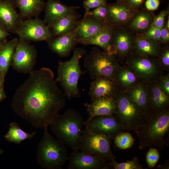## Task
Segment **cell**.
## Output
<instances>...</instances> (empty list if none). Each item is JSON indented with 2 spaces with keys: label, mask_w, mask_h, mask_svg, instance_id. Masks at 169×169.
<instances>
[{
  "label": "cell",
  "mask_w": 169,
  "mask_h": 169,
  "mask_svg": "<svg viewBox=\"0 0 169 169\" xmlns=\"http://www.w3.org/2000/svg\"><path fill=\"white\" fill-rule=\"evenodd\" d=\"M66 105L65 96L50 69L33 70L17 89L11 106L15 113L35 128L42 129Z\"/></svg>",
  "instance_id": "obj_1"
},
{
  "label": "cell",
  "mask_w": 169,
  "mask_h": 169,
  "mask_svg": "<svg viewBox=\"0 0 169 169\" xmlns=\"http://www.w3.org/2000/svg\"><path fill=\"white\" fill-rule=\"evenodd\" d=\"M84 120L82 115L69 108L62 114L57 112L48 124L57 139L73 151L80 149Z\"/></svg>",
  "instance_id": "obj_2"
},
{
  "label": "cell",
  "mask_w": 169,
  "mask_h": 169,
  "mask_svg": "<svg viewBox=\"0 0 169 169\" xmlns=\"http://www.w3.org/2000/svg\"><path fill=\"white\" fill-rule=\"evenodd\" d=\"M169 129V109L145 117L141 124L134 131L139 140L140 149L154 146L162 149L166 145L165 136Z\"/></svg>",
  "instance_id": "obj_3"
},
{
  "label": "cell",
  "mask_w": 169,
  "mask_h": 169,
  "mask_svg": "<svg viewBox=\"0 0 169 169\" xmlns=\"http://www.w3.org/2000/svg\"><path fill=\"white\" fill-rule=\"evenodd\" d=\"M48 126L46 124L43 128V135L36 153L37 161L43 168L62 169L69 160L67 150L65 145L49 133Z\"/></svg>",
  "instance_id": "obj_4"
},
{
  "label": "cell",
  "mask_w": 169,
  "mask_h": 169,
  "mask_svg": "<svg viewBox=\"0 0 169 169\" xmlns=\"http://www.w3.org/2000/svg\"><path fill=\"white\" fill-rule=\"evenodd\" d=\"M86 53L84 48L74 47L72 57L69 60L59 62L56 80L59 84L65 96L69 100L80 97L78 87L81 74L79 62Z\"/></svg>",
  "instance_id": "obj_5"
},
{
  "label": "cell",
  "mask_w": 169,
  "mask_h": 169,
  "mask_svg": "<svg viewBox=\"0 0 169 169\" xmlns=\"http://www.w3.org/2000/svg\"><path fill=\"white\" fill-rule=\"evenodd\" d=\"M119 63L115 54L94 47L85 54L84 65L92 79L100 78L114 79L120 66Z\"/></svg>",
  "instance_id": "obj_6"
},
{
  "label": "cell",
  "mask_w": 169,
  "mask_h": 169,
  "mask_svg": "<svg viewBox=\"0 0 169 169\" xmlns=\"http://www.w3.org/2000/svg\"><path fill=\"white\" fill-rule=\"evenodd\" d=\"M116 109L114 115L125 130H134L145 116L138 105L118 88L115 94Z\"/></svg>",
  "instance_id": "obj_7"
},
{
  "label": "cell",
  "mask_w": 169,
  "mask_h": 169,
  "mask_svg": "<svg viewBox=\"0 0 169 169\" xmlns=\"http://www.w3.org/2000/svg\"><path fill=\"white\" fill-rule=\"evenodd\" d=\"M124 63L140 80L147 83L158 80L164 74L157 58L142 55L132 50L126 56Z\"/></svg>",
  "instance_id": "obj_8"
},
{
  "label": "cell",
  "mask_w": 169,
  "mask_h": 169,
  "mask_svg": "<svg viewBox=\"0 0 169 169\" xmlns=\"http://www.w3.org/2000/svg\"><path fill=\"white\" fill-rule=\"evenodd\" d=\"M79 149L106 161L116 158L111 150L110 139L93 132L86 126L82 132Z\"/></svg>",
  "instance_id": "obj_9"
},
{
  "label": "cell",
  "mask_w": 169,
  "mask_h": 169,
  "mask_svg": "<svg viewBox=\"0 0 169 169\" xmlns=\"http://www.w3.org/2000/svg\"><path fill=\"white\" fill-rule=\"evenodd\" d=\"M18 39L11 65L18 72L29 74L34 70L37 51L28 41Z\"/></svg>",
  "instance_id": "obj_10"
},
{
  "label": "cell",
  "mask_w": 169,
  "mask_h": 169,
  "mask_svg": "<svg viewBox=\"0 0 169 169\" xmlns=\"http://www.w3.org/2000/svg\"><path fill=\"white\" fill-rule=\"evenodd\" d=\"M16 34L18 38L27 41L47 42L53 38L47 25L38 17L23 20Z\"/></svg>",
  "instance_id": "obj_11"
},
{
  "label": "cell",
  "mask_w": 169,
  "mask_h": 169,
  "mask_svg": "<svg viewBox=\"0 0 169 169\" xmlns=\"http://www.w3.org/2000/svg\"><path fill=\"white\" fill-rule=\"evenodd\" d=\"M135 35L125 26L115 27L110 42V53L115 55L119 62L124 63L132 50Z\"/></svg>",
  "instance_id": "obj_12"
},
{
  "label": "cell",
  "mask_w": 169,
  "mask_h": 169,
  "mask_svg": "<svg viewBox=\"0 0 169 169\" xmlns=\"http://www.w3.org/2000/svg\"><path fill=\"white\" fill-rule=\"evenodd\" d=\"M84 125L93 132L110 139H114L118 134L125 131L114 115L95 117L84 121Z\"/></svg>",
  "instance_id": "obj_13"
},
{
  "label": "cell",
  "mask_w": 169,
  "mask_h": 169,
  "mask_svg": "<svg viewBox=\"0 0 169 169\" xmlns=\"http://www.w3.org/2000/svg\"><path fill=\"white\" fill-rule=\"evenodd\" d=\"M13 0H0V24L8 32L16 34L24 20Z\"/></svg>",
  "instance_id": "obj_14"
},
{
  "label": "cell",
  "mask_w": 169,
  "mask_h": 169,
  "mask_svg": "<svg viewBox=\"0 0 169 169\" xmlns=\"http://www.w3.org/2000/svg\"><path fill=\"white\" fill-rule=\"evenodd\" d=\"M68 169H108L107 161L78 151H73L69 159Z\"/></svg>",
  "instance_id": "obj_15"
},
{
  "label": "cell",
  "mask_w": 169,
  "mask_h": 169,
  "mask_svg": "<svg viewBox=\"0 0 169 169\" xmlns=\"http://www.w3.org/2000/svg\"><path fill=\"white\" fill-rule=\"evenodd\" d=\"M47 42L50 50L61 57L68 56L78 43L75 29L66 33L52 38Z\"/></svg>",
  "instance_id": "obj_16"
},
{
  "label": "cell",
  "mask_w": 169,
  "mask_h": 169,
  "mask_svg": "<svg viewBox=\"0 0 169 169\" xmlns=\"http://www.w3.org/2000/svg\"><path fill=\"white\" fill-rule=\"evenodd\" d=\"M107 5L108 23L116 27L125 26L137 11L132 9L125 3L116 2L107 3Z\"/></svg>",
  "instance_id": "obj_17"
},
{
  "label": "cell",
  "mask_w": 169,
  "mask_h": 169,
  "mask_svg": "<svg viewBox=\"0 0 169 169\" xmlns=\"http://www.w3.org/2000/svg\"><path fill=\"white\" fill-rule=\"evenodd\" d=\"M90 103H85L84 106L89 115L87 120L100 115H111L115 114L116 103L115 95L112 96L96 98Z\"/></svg>",
  "instance_id": "obj_18"
},
{
  "label": "cell",
  "mask_w": 169,
  "mask_h": 169,
  "mask_svg": "<svg viewBox=\"0 0 169 169\" xmlns=\"http://www.w3.org/2000/svg\"><path fill=\"white\" fill-rule=\"evenodd\" d=\"M124 92L138 105L145 117L152 115L146 82L141 80L136 85Z\"/></svg>",
  "instance_id": "obj_19"
},
{
  "label": "cell",
  "mask_w": 169,
  "mask_h": 169,
  "mask_svg": "<svg viewBox=\"0 0 169 169\" xmlns=\"http://www.w3.org/2000/svg\"><path fill=\"white\" fill-rule=\"evenodd\" d=\"M107 23L92 16H84L82 19L78 20L75 29L78 42L95 35Z\"/></svg>",
  "instance_id": "obj_20"
},
{
  "label": "cell",
  "mask_w": 169,
  "mask_h": 169,
  "mask_svg": "<svg viewBox=\"0 0 169 169\" xmlns=\"http://www.w3.org/2000/svg\"><path fill=\"white\" fill-rule=\"evenodd\" d=\"M150 105L152 114L160 112L169 106V96L161 89L158 80L147 83Z\"/></svg>",
  "instance_id": "obj_21"
},
{
  "label": "cell",
  "mask_w": 169,
  "mask_h": 169,
  "mask_svg": "<svg viewBox=\"0 0 169 169\" xmlns=\"http://www.w3.org/2000/svg\"><path fill=\"white\" fill-rule=\"evenodd\" d=\"M78 6H68L58 0H47L44 8V21L48 25L55 20L76 11Z\"/></svg>",
  "instance_id": "obj_22"
},
{
  "label": "cell",
  "mask_w": 169,
  "mask_h": 169,
  "mask_svg": "<svg viewBox=\"0 0 169 169\" xmlns=\"http://www.w3.org/2000/svg\"><path fill=\"white\" fill-rule=\"evenodd\" d=\"M155 16L152 11L142 8L135 12L125 27L135 34L143 33L151 26Z\"/></svg>",
  "instance_id": "obj_23"
},
{
  "label": "cell",
  "mask_w": 169,
  "mask_h": 169,
  "mask_svg": "<svg viewBox=\"0 0 169 169\" xmlns=\"http://www.w3.org/2000/svg\"><path fill=\"white\" fill-rule=\"evenodd\" d=\"M118 88L114 79L98 78L91 83L89 95L91 100L99 97L114 96Z\"/></svg>",
  "instance_id": "obj_24"
},
{
  "label": "cell",
  "mask_w": 169,
  "mask_h": 169,
  "mask_svg": "<svg viewBox=\"0 0 169 169\" xmlns=\"http://www.w3.org/2000/svg\"><path fill=\"white\" fill-rule=\"evenodd\" d=\"M161 47L159 42L138 34L135 35L132 50L142 55L157 58Z\"/></svg>",
  "instance_id": "obj_25"
},
{
  "label": "cell",
  "mask_w": 169,
  "mask_h": 169,
  "mask_svg": "<svg viewBox=\"0 0 169 169\" xmlns=\"http://www.w3.org/2000/svg\"><path fill=\"white\" fill-rule=\"evenodd\" d=\"M81 17V15L76 11L47 25L53 37L66 33L74 30L78 20Z\"/></svg>",
  "instance_id": "obj_26"
},
{
  "label": "cell",
  "mask_w": 169,
  "mask_h": 169,
  "mask_svg": "<svg viewBox=\"0 0 169 169\" xmlns=\"http://www.w3.org/2000/svg\"><path fill=\"white\" fill-rule=\"evenodd\" d=\"M115 27L107 23L95 35L79 41L78 43L85 45H94L110 53V42Z\"/></svg>",
  "instance_id": "obj_27"
},
{
  "label": "cell",
  "mask_w": 169,
  "mask_h": 169,
  "mask_svg": "<svg viewBox=\"0 0 169 169\" xmlns=\"http://www.w3.org/2000/svg\"><path fill=\"white\" fill-rule=\"evenodd\" d=\"M22 18L38 17L44 10L45 3L44 0H13Z\"/></svg>",
  "instance_id": "obj_28"
},
{
  "label": "cell",
  "mask_w": 169,
  "mask_h": 169,
  "mask_svg": "<svg viewBox=\"0 0 169 169\" xmlns=\"http://www.w3.org/2000/svg\"><path fill=\"white\" fill-rule=\"evenodd\" d=\"M114 79L118 89L123 91L135 86L141 80L133 70L125 65L119 67Z\"/></svg>",
  "instance_id": "obj_29"
},
{
  "label": "cell",
  "mask_w": 169,
  "mask_h": 169,
  "mask_svg": "<svg viewBox=\"0 0 169 169\" xmlns=\"http://www.w3.org/2000/svg\"><path fill=\"white\" fill-rule=\"evenodd\" d=\"M18 39L14 38L5 42L0 52V70L5 76L11 65Z\"/></svg>",
  "instance_id": "obj_30"
},
{
  "label": "cell",
  "mask_w": 169,
  "mask_h": 169,
  "mask_svg": "<svg viewBox=\"0 0 169 169\" xmlns=\"http://www.w3.org/2000/svg\"><path fill=\"white\" fill-rule=\"evenodd\" d=\"M9 126L8 131L4 136V137L8 141L16 144H20L26 139H32L36 133V131L31 133L25 131L15 122L10 123Z\"/></svg>",
  "instance_id": "obj_31"
},
{
  "label": "cell",
  "mask_w": 169,
  "mask_h": 169,
  "mask_svg": "<svg viewBox=\"0 0 169 169\" xmlns=\"http://www.w3.org/2000/svg\"><path fill=\"white\" fill-rule=\"evenodd\" d=\"M110 168L113 169H143V165L140 164L136 157H134L131 161H127L126 162L118 163L115 159L108 162Z\"/></svg>",
  "instance_id": "obj_32"
},
{
  "label": "cell",
  "mask_w": 169,
  "mask_h": 169,
  "mask_svg": "<svg viewBox=\"0 0 169 169\" xmlns=\"http://www.w3.org/2000/svg\"><path fill=\"white\" fill-rule=\"evenodd\" d=\"M114 139L116 146L122 149L131 147L134 141V139L131 134L124 131L118 134Z\"/></svg>",
  "instance_id": "obj_33"
},
{
  "label": "cell",
  "mask_w": 169,
  "mask_h": 169,
  "mask_svg": "<svg viewBox=\"0 0 169 169\" xmlns=\"http://www.w3.org/2000/svg\"><path fill=\"white\" fill-rule=\"evenodd\" d=\"M107 3L99 6L92 11L89 10L85 13L84 16L89 15L96 19L106 23L108 22V8Z\"/></svg>",
  "instance_id": "obj_34"
},
{
  "label": "cell",
  "mask_w": 169,
  "mask_h": 169,
  "mask_svg": "<svg viewBox=\"0 0 169 169\" xmlns=\"http://www.w3.org/2000/svg\"><path fill=\"white\" fill-rule=\"evenodd\" d=\"M159 64L163 70H169V46L168 44L162 46L157 57Z\"/></svg>",
  "instance_id": "obj_35"
},
{
  "label": "cell",
  "mask_w": 169,
  "mask_h": 169,
  "mask_svg": "<svg viewBox=\"0 0 169 169\" xmlns=\"http://www.w3.org/2000/svg\"><path fill=\"white\" fill-rule=\"evenodd\" d=\"M169 13L168 7L166 10L161 11L157 15L155 16L151 26L161 28L165 24V17Z\"/></svg>",
  "instance_id": "obj_36"
},
{
  "label": "cell",
  "mask_w": 169,
  "mask_h": 169,
  "mask_svg": "<svg viewBox=\"0 0 169 169\" xmlns=\"http://www.w3.org/2000/svg\"><path fill=\"white\" fill-rule=\"evenodd\" d=\"M159 157L160 155L157 149L150 148L146 156V161L149 167L152 168L154 167L158 162Z\"/></svg>",
  "instance_id": "obj_37"
},
{
  "label": "cell",
  "mask_w": 169,
  "mask_h": 169,
  "mask_svg": "<svg viewBox=\"0 0 169 169\" xmlns=\"http://www.w3.org/2000/svg\"><path fill=\"white\" fill-rule=\"evenodd\" d=\"M161 32V28L151 26L142 34L146 37L160 43Z\"/></svg>",
  "instance_id": "obj_38"
},
{
  "label": "cell",
  "mask_w": 169,
  "mask_h": 169,
  "mask_svg": "<svg viewBox=\"0 0 169 169\" xmlns=\"http://www.w3.org/2000/svg\"><path fill=\"white\" fill-rule=\"evenodd\" d=\"M107 3V0H85L84 1L83 5L86 13L90 9H94Z\"/></svg>",
  "instance_id": "obj_39"
},
{
  "label": "cell",
  "mask_w": 169,
  "mask_h": 169,
  "mask_svg": "<svg viewBox=\"0 0 169 169\" xmlns=\"http://www.w3.org/2000/svg\"><path fill=\"white\" fill-rule=\"evenodd\" d=\"M159 86L162 91L169 96V73L164 74L158 80Z\"/></svg>",
  "instance_id": "obj_40"
},
{
  "label": "cell",
  "mask_w": 169,
  "mask_h": 169,
  "mask_svg": "<svg viewBox=\"0 0 169 169\" xmlns=\"http://www.w3.org/2000/svg\"><path fill=\"white\" fill-rule=\"evenodd\" d=\"M169 42V29L166 26L165 23L161 28L160 43L161 45L168 44Z\"/></svg>",
  "instance_id": "obj_41"
},
{
  "label": "cell",
  "mask_w": 169,
  "mask_h": 169,
  "mask_svg": "<svg viewBox=\"0 0 169 169\" xmlns=\"http://www.w3.org/2000/svg\"><path fill=\"white\" fill-rule=\"evenodd\" d=\"M145 2V8L151 11L157 10L160 4L159 0H146Z\"/></svg>",
  "instance_id": "obj_42"
},
{
  "label": "cell",
  "mask_w": 169,
  "mask_h": 169,
  "mask_svg": "<svg viewBox=\"0 0 169 169\" xmlns=\"http://www.w3.org/2000/svg\"><path fill=\"white\" fill-rule=\"evenodd\" d=\"M146 0H126L125 3L132 9L137 10L141 8Z\"/></svg>",
  "instance_id": "obj_43"
},
{
  "label": "cell",
  "mask_w": 169,
  "mask_h": 169,
  "mask_svg": "<svg viewBox=\"0 0 169 169\" xmlns=\"http://www.w3.org/2000/svg\"><path fill=\"white\" fill-rule=\"evenodd\" d=\"M10 34V33L0 24V41L6 42L7 38Z\"/></svg>",
  "instance_id": "obj_44"
},
{
  "label": "cell",
  "mask_w": 169,
  "mask_h": 169,
  "mask_svg": "<svg viewBox=\"0 0 169 169\" xmlns=\"http://www.w3.org/2000/svg\"><path fill=\"white\" fill-rule=\"evenodd\" d=\"M5 76L0 70V88L3 89L4 88V78Z\"/></svg>",
  "instance_id": "obj_45"
},
{
  "label": "cell",
  "mask_w": 169,
  "mask_h": 169,
  "mask_svg": "<svg viewBox=\"0 0 169 169\" xmlns=\"http://www.w3.org/2000/svg\"><path fill=\"white\" fill-rule=\"evenodd\" d=\"M7 97L6 94L3 89L0 88V102Z\"/></svg>",
  "instance_id": "obj_46"
},
{
  "label": "cell",
  "mask_w": 169,
  "mask_h": 169,
  "mask_svg": "<svg viewBox=\"0 0 169 169\" xmlns=\"http://www.w3.org/2000/svg\"><path fill=\"white\" fill-rule=\"evenodd\" d=\"M167 18L166 21L165 22V25L166 27L169 29V16L167 15Z\"/></svg>",
  "instance_id": "obj_47"
},
{
  "label": "cell",
  "mask_w": 169,
  "mask_h": 169,
  "mask_svg": "<svg viewBox=\"0 0 169 169\" xmlns=\"http://www.w3.org/2000/svg\"><path fill=\"white\" fill-rule=\"evenodd\" d=\"M126 0H116V2L121 3H125Z\"/></svg>",
  "instance_id": "obj_48"
},
{
  "label": "cell",
  "mask_w": 169,
  "mask_h": 169,
  "mask_svg": "<svg viewBox=\"0 0 169 169\" xmlns=\"http://www.w3.org/2000/svg\"><path fill=\"white\" fill-rule=\"evenodd\" d=\"M5 42L0 41V52L1 51L2 49L4 43Z\"/></svg>",
  "instance_id": "obj_49"
},
{
  "label": "cell",
  "mask_w": 169,
  "mask_h": 169,
  "mask_svg": "<svg viewBox=\"0 0 169 169\" xmlns=\"http://www.w3.org/2000/svg\"><path fill=\"white\" fill-rule=\"evenodd\" d=\"M4 152V150L1 149H0V155L2 154Z\"/></svg>",
  "instance_id": "obj_50"
}]
</instances>
